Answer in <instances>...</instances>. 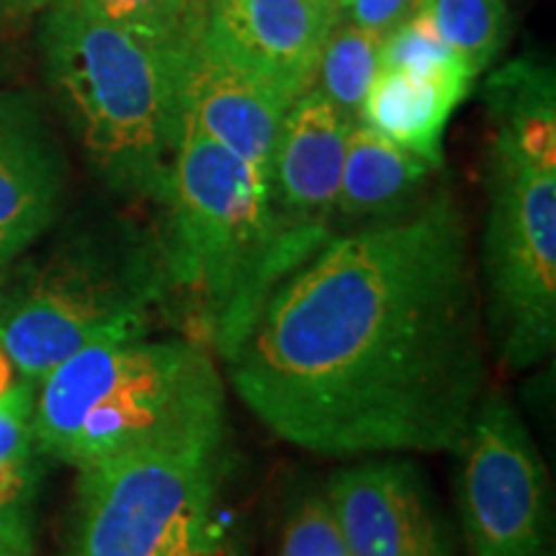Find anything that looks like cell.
Returning <instances> with one entry per match:
<instances>
[{
  "label": "cell",
  "mask_w": 556,
  "mask_h": 556,
  "mask_svg": "<svg viewBox=\"0 0 556 556\" xmlns=\"http://www.w3.org/2000/svg\"><path fill=\"white\" fill-rule=\"evenodd\" d=\"M484 340L467 222L441 189L278 278L225 364L242 405L296 448L454 454L486 392Z\"/></svg>",
  "instance_id": "1"
},
{
  "label": "cell",
  "mask_w": 556,
  "mask_h": 556,
  "mask_svg": "<svg viewBox=\"0 0 556 556\" xmlns=\"http://www.w3.org/2000/svg\"><path fill=\"white\" fill-rule=\"evenodd\" d=\"M39 45L54 101L96 176L119 197L168 204L191 58L157 50L78 0L47 9Z\"/></svg>",
  "instance_id": "2"
},
{
  "label": "cell",
  "mask_w": 556,
  "mask_h": 556,
  "mask_svg": "<svg viewBox=\"0 0 556 556\" xmlns=\"http://www.w3.org/2000/svg\"><path fill=\"white\" fill-rule=\"evenodd\" d=\"M34 438L78 469L139 448H222L225 384L191 340L96 343L37 384Z\"/></svg>",
  "instance_id": "3"
},
{
  "label": "cell",
  "mask_w": 556,
  "mask_h": 556,
  "mask_svg": "<svg viewBox=\"0 0 556 556\" xmlns=\"http://www.w3.org/2000/svg\"><path fill=\"white\" fill-rule=\"evenodd\" d=\"M165 299L160 238L129 219H96L0 276V348L39 384L83 348L148 338Z\"/></svg>",
  "instance_id": "4"
},
{
  "label": "cell",
  "mask_w": 556,
  "mask_h": 556,
  "mask_svg": "<svg viewBox=\"0 0 556 556\" xmlns=\"http://www.w3.org/2000/svg\"><path fill=\"white\" fill-rule=\"evenodd\" d=\"M165 206L168 296H184L225 358L283 276L268 180L184 119Z\"/></svg>",
  "instance_id": "5"
},
{
  "label": "cell",
  "mask_w": 556,
  "mask_h": 556,
  "mask_svg": "<svg viewBox=\"0 0 556 556\" xmlns=\"http://www.w3.org/2000/svg\"><path fill=\"white\" fill-rule=\"evenodd\" d=\"M484 330L513 371L556 345V160L492 137L482 238Z\"/></svg>",
  "instance_id": "6"
},
{
  "label": "cell",
  "mask_w": 556,
  "mask_h": 556,
  "mask_svg": "<svg viewBox=\"0 0 556 556\" xmlns=\"http://www.w3.org/2000/svg\"><path fill=\"white\" fill-rule=\"evenodd\" d=\"M222 448H139L80 469L67 556H214Z\"/></svg>",
  "instance_id": "7"
},
{
  "label": "cell",
  "mask_w": 556,
  "mask_h": 556,
  "mask_svg": "<svg viewBox=\"0 0 556 556\" xmlns=\"http://www.w3.org/2000/svg\"><path fill=\"white\" fill-rule=\"evenodd\" d=\"M454 454L469 556H556L548 471L505 394L479 397Z\"/></svg>",
  "instance_id": "8"
},
{
  "label": "cell",
  "mask_w": 556,
  "mask_h": 556,
  "mask_svg": "<svg viewBox=\"0 0 556 556\" xmlns=\"http://www.w3.org/2000/svg\"><path fill=\"white\" fill-rule=\"evenodd\" d=\"M351 127L353 122L317 88L299 96L283 114L268 170V201L283 274L332 238Z\"/></svg>",
  "instance_id": "9"
},
{
  "label": "cell",
  "mask_w": 556,
  "mask_h": 556,
  "mask_svg": "<svg viewBox=\"0 0 556 556\" xmlns=\"http://www.w3.org/2000/svg\"><path fill=\"white\" fill-rule=\"evenodd\" d=\"M328 503L351 556H456L415 462L389 454L332 475Z\"/></svg>",
  "instance_id": "10"
},
{
  "label": "cell",
  "mask_w": 556,
  "mask_h": 556,
  "mask_svg": "<svg viewBox=\"0 0 556 556\" xmlns=\"http://www.w3.org/2000/svg\"><path fill=\"white\" fill-rule=\"evenodd\" d=\"M338 11L315 0H214L204 50L294 103L315 83Z\"/></svg>",
  "instance_id": "11"
},
{
  "label": "cell",
  "mask_w": 556,
  "mask_h": 556,
  "mask_svg": "<svg viewBox=\"0 0 556 556\" xmlns=\"http://www.w3.org/2000/svg\"><path fill=\"white\" fill-rule=\"evenodd\" d=\"M67 155L41 99L0 90V276L58 222Z\"/></svg>",
  "instance_id": "12"
},
{
  "label": "cell",
  "mask_w": 556,
  "mask_h": 556,
  "mask_svg": "<svg viewBox=\"0 0 556 556\" xmlns=\"http://www.w3.org/2000/svg\"><path fill=\"white\" fill-rule=\"evenodd\" d=\"M291 103L214 58L204 45L184 75V119L268 180L278 127Z\"/></svg>",
  "instance_id": "13"
},
{
  "label": "cell",
  "mask_w": 556,
  "mask_h": 556,
  "mask_svg": "<svg viewBox=\"0 0 556 556\" xmlns=\"http://www.w3.org/2000/svg\"><path fill=\"white\" fill-rule=\"evenodd\" d=\"M475 80L477 75L464 62L420 73L379 67L361 109V122L441 168L448 119Z\"/></svg>",
  "instance_id": "14"
},
{
  "label": "cell",
  "mask_w": 556,
  "mask_h": 556,
  "mask_svg": "<svg viewBox=\"0 0 556 556\" xmlns=\"http://www.w3.org/2000/svg\"><path fill=\"white\" fill-rule=\"evenodd\" d=\"M438 168L428 160L389 142L364 122L348 131L336 222L374 225L413 212L426 199L428 180Z\"/></svg>",
  "instance_id": "15"
},
{
  "label": "cell",
  "mask_w": 556,
  "mask_h": 556,
  "mask_svg": "<svg viewBox=\"0 0 556 556\" xmlns=\"http://www.w3.org/2000/svg\"><path fill=\"white\" fill-rule=\"evenodd\" d=\"M37 384L21 379L0 392V554L31 556L39 456L34 438Z\"/></svg>",
  "instance_id": "16"
},
{
  "label": "cell",
  "mask_w": 556,
  "mask_h": 556,
  "mask_svg": "<svg viewBox=\"0 0 556 556\" xmlns=\"http://www.w3.org/2000/svg\"><path fill=\"white\" fill-rule=\"evenodd\" d=\"M492 137L544 160H556V83L554 67L520 58L486 80Z\"/></svg>",
  "instance_id": "17"
},
{
  "label": "cell",
  "mask_w": 556,
  "mask_h": 556,
  "mask_svg": "<svg viewBox=\"0 0 556 556\" xmlns=\"http://www.w3.org/2000/svg\"><path fill=\"white\" fill-rule=\"evenodd\" d=\"M109 24L178 58H191L201 47L206 26V0H78Z\"/></svg>",
  "instance_id": "18"
},
{
  "label": "cell",
  "mask_w": 556,
  "mask_h": 556,
  "mask_svg": "<svg viewBox=\"0 0 556 556\" xmlns=\"http://www.w3.org/2000/svg\"><path fill=\"white\" fill-rule=\"evenodd\" d=\"M379 37L338 18L319 54L312 88L353 124L361 122V109L379 70Z\"/></svg>",
  "instance_id": "19"
},
{
  "label": "cell",
  "mask_w": 556,
  "mask_h": 556,
  "mask_svg": "<svg viewBox=\"0 0 556 556\" xmlns=\"http://www.w3.org/2000/svg\"><path fill=\"white\" fill-rule=\"evenodd\" d=\"M420 11L475 75L495 62L510 26L505 0H422Z\"/></svg>",
  "instance_id": "20"
},
{
  "label": "cell",
  "mask_w": 556,
  "mask_h": 556,
  "mask_svg": "<svg viewBox=\"0 0 556 556\" xmlns=\"http://www.w3.org/2000/svg\"><path fill=\"white\" fill-rule=\"evenodd\" d=\"M278 556H351L325 495H304L291 507Z\"/></svg>",
  "instance_id": "21"
},
{
  "label": "cell",
  "mask_w": 556,
  "mask_h": 556,
  "mask_svg": "<svg viewBox=\"0 0 556 556\" xmlns=\"http://www.w3.org/2000/svg\"><path fill=\"white\" fill-rule=\"evenodd\" d=\"M454 62L462 60L443 45L420 9L407 21H402L397 29L389 31L379 47V67L417 70L420 73V70H435L454 65Z\"/></svg>",
  "instance_id": "22"
},
{
  "label": "cell",
  "mask_w": 556,
  "mask_h": 556,
  "mask_svg": "<svg viewBox=\"0 0 556 556\" xmlns=\"http://www.w3.org/2000/svg\"><path fill=\"white\" fill-rule=\"evenodd\" d=\"M422 0H340V21L384 39L420 9Z\"/></svg>",
  "instance_id": "23"
},
{
  "label": "cell",
  "mask_w": 556,
  "mask_h": 556,
  "mask_svg": "<svg viewBox=\"0 0 556 556\" xmlns=\"http://www.w3.org/2000/svg\"><path fill=\"white\" fill-rule=\"evenodd\" d=\"M13 3H18L21 9L26 11H37V9H50V5L58 3V0H13Z\"/></svg>",
  "instance_id": "24"
},
{
  "label": "cell",
  "mask_w": 556,
  "mask_h": 556,
  "mask_svg": "<svg viewBox=\"0 0 556 556\" xmlns=\"http://www.w3.org/2000/svg\"><path fill=\"white\" fill-rule=\"evenodd\" d=\"M315 3L325 5V9H330V11H338V16H340V0H315Z\"/></svg>",
  "instance_id": "25"
},
{
  "label": "cell",
  "mask_w": 556,
  "mask_h": 556,
  "mask_svg": "<svg viewBox=\"0 0 556 556\" xmlns=\"http://www.w3.org/2000/svg\"><path fill=\"white\" fill-rule=\"evenodd\" d=\"M208 3H214V0H206V5H208Z\"/></svg>",
  "instance_id": "26"
},
{
  "label": "cell",
  "mask_w": 556,
  "mask_h": 556,
  "mask_svg": "<svg viewBox=\"0 0 556 556\" xmlns=\"http://www.w3.org/2000/svg\"><path fill=\"white\" fill-rule=\"evenodd\" d=\"M0 556H11V554H0Z\"/></svg>",
  "instance_id": "27"
}]
</instances>
